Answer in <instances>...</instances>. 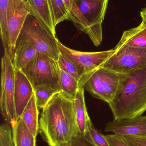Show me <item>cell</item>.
I'll list each match as a JSON object with an SVG mask.
<instances>
[{
	"mask_svg": "<svg viewBox=\"0 0 146 146\" xmlns=\"http://www.w3.org/2000/svg\"><path fill=\"white\" fill-rule=\"evenodd\" d=\"M34 94V89L28 78L21 70L15 69L14 102L17 120L22 115Z\"/></svg>",
	"mask_w": 146,
	"mask_h": 146,
	"instance_id": "obj_12",
	"label": "cell"
},
{
	"mask_svg": "<svg viewBox=\"0 0 146 146\" xmlns=\"http://www.w3.org/2000/svg\"><path fill=\"white\" fill-rule=\"evenodd\" d=\"M11 127L14 146H36V137L21 118H19Z\"/></svg>",
	"mask_w": 146,
	"mask_h": 146,
	"instance_id": "obj_17",
	"label": "cell"
},
{
	"mask_svg": "<svg viewBox=\"0 0 146 146\" xmlns=\"http://www.w3.org/2000/svg\"><path fill=\"white\" fill-rule=\"evenodd\" d=\"M21 71L33 88L39 86H49L61 91L57 62L48 56L38 52L34 59Z\"/></svg>",
	"mask_w": 146,
	"mask_h": 146,
	"instance_id": "obj_5",
	"label": "cell"
},
{
	"mask_svg": "<svg viewBox=\"0 0 146 146\" xmlns=\"http://www.w3.org/2000/svg\"><path fill=\"white\" fill-rule=\"evenodd\" d=\"M58 45L60 53L72 61L83 74L79 82L80 88H83L88 78L115 52L114 49L96 52L77 51L66 47L59 40Z\"/></svg>",
	"mask_w": 146,
	"mask_h": 146,
	"instance_id": "obj_8",
	"label": "cell"
},
{
	"mask_svg": "<svg viewBox=\"0 0 146 146\" xmlns=\"http://www.w3.org/2000/svg\"><path fill=\"white\" fill-rule=\"evenodd\" d=\"M18 39L27 41L38 52L57 62L60 54L58 39L49 28L32 15L29 14L27 17Z\"/></svg>",
	"mask_w": 146,
	"mask_h": 146,
	"instance_id": "obj_4",
	"label": "cell"
},
{
	"mask_svg": "<svg viewBox=\"0 0 146 146\" xmlns=\"http://www.w3.org/2000/svg\"><path fill=\"white\" fill-rule=\"evenodd\" d=\"M33 89L37 106L39 109H43L56 94L61 91L49 86H39Z\"/></svg>",
	"mask_w": 146,
	"mask_h": 146,
	"instance_id": "obj_20",
	"label": "cell"
},
{
	"mask_svg": "<svg viewBox=\"0 0 146 146\" xmlns=\"http://www.w3.org/2000/svg\"><path fill=\"white\" fill-rule=\"evenodd\" d=\"M124 139L131 146H146V137L125 136Z\"/></svg>",
	"mask_w": 146,
	"mask_h": 146,
	"instance_id": "obj_27",
	"label": "cell"
},
{
	"mask_svg": "<svg viewBox=\"0 0 146 146\" xmlns=\"http://www.w3.org/2000/svg\"><path fill=\"white\" fill-rule=\"evenodd\" d=\"M140 14L142 18V22L146 25V12L142 10L140 12Z\"/></svg>",
	"mask_w": 146,
	"mask_h": 146,
	"instance_id": "obj_29",
	"label": "cell"
},
{
	"mask_svg": "<svg viewBox=\"0 0 146 146\" xmlns=\"http://www.w3.org/2000/svg\"><path fill=\"white\" fill-rule=\"evenodd\" d=\"M55 26L59 23L69 20V11L64 0H49Z\"/></svg>",
	"mask_w": 146,
	"mask_h": 146,
	"instance_id": "obj_22",
	"label": "cell"
},
{
	"mask_svg": "<svg viewBox=\"0 0 146 146\" xmlns=\"http://www.w3.org/2000/svg\"><path fill=\"white\" fill-rule=\"evenodd\" d=\"M15 69L6 51L1 58L0 108L3 117L11 127L17 121L14 102Z\"/></svg>",
	"mask_w": 146,
	"mask_h": 146,
	"instance_id": "obj_6",
	"label": "cell"
},
{
	"mask_svg": "<svg viewBox=\"0 0 146 146\" xmlns=\"http://www.w3.org/2000/svg\"><path fill=\"white\" fill-rule=\"evenodd\" d=\"M84 88H79L74 99V111L79 135L85 139L89 125L92 123L85 103Z\"/></svg>",
	"mask_w": 146,
	"mask_h": 146,
	"instance_id": "obj_14",
	"label": "cell"
},
{
	"mask_svg": "<svg viewBox=\"0 0 146 146\" xmlns=\"http://www.w3.org/2000/svg\"><path fill=\"white\" fill-rule=\"evenodd\" d=\"M0 146H14L12 127L7 123L1 124L0 127Z\"/></svg>",
	"mask_w": 146,
	"mask_h": 146,
	"instance_id": "obj_25",
	"label": "cell"
},
{
	"mask_svg": "<svg viewBox=\"0 0 146 146\" xmlns=\"http://www.w3.org/2000/svg\"><path fill=\"white\" fill-rule=\"evenodd\" d=\"M37 53L29 42L18 39L12 61L15 69L21 71L34 59Z\"/></svg>",
	"mask_w": 146,
	"mask_h": 146,
	"instance_id": "obj_16",
	"label": "cell"
},
{
	"mask_svg": "<svg viewBox=\"0 0 146 146\" xmlns=\"http://www.w3.org/2000/svg\"><path fill=\"white\" fill-rule=\"evenodd\" d=\"M64 1L67 5L69 11V9L70 8V4H71V0H64Z\"/></svg>",
	"mask_w": 146,
	"mask_h": 146,
	"instance_id": "obj_30",
	"label": "cell"
},
{
	"mask_svg": "<svg viewBox=\"0 0 146 146\" xmlns=\"http://www.w3.org/2000/svg\"><path fill=\"white\" fill-rule=\"evenodd\" d=\"M101 67L122 74L146 68V48H122L116 50Z\"/></svg>",
	"mask_w": 146,
	"mask_h": 146,
	"instance_id": "obj_9",
	"label": "cell"
},
{
	"mask_svg": "<svg viewBox=\"0 0 146 146\" xmlns=\"http://www.w3.org/2000/svg\"><path fill=\"white\" fill-rule=\"evenodd\" d=\"M9 0H0V27L1 35L4 51L9 53L7 22V11Z\"/></svg>",
	"mask_w": 146,
	"mask_h": 146,
	"instance_id": "obj_21",
	"label": "cell"
},
{
	"mask_svg": "<svg viewBox=\"0 0 146 146\" xmlns=\"http://www.w3.org/2000/svg\"><path fill=\"white\" fill-rule=\"evenodd\" d=\"M30 14L37 18L56 35L53 14L49 0H27Z\"/></svg>",
	"mask_w": 146,
	"mask_h": 146,
	"instance_id": "obj_15",
	"label": "cell"
},
{
	"mask_svg": "<svg viewBox=\"0 0 146 146\" xmlns=\"http://www.w3.org/2000/svg\"><path fill=\"white\" fill-rule=\"evenodd\" d=\"M115 120L142 115L146 111V68L125 74L109 103Z\"/></svg>",
	"mask_w": 146,
	"mask_h": 146,
	"instance_id": "obj_2",
	"label": "cell"
},
{
	"mask_svg": "<svg viewBox=\"0 0 146 146\" xmlns=\"http://www.w3.org/2000/svg\"><path fill=\"white\" fill-rule=\"evenodd\" d=\"M59 83L61 91L74 98L80 88L79 81L59 68Z\"/></svg>",
	"mask_w": 146,
	"mask_h": 146,
	"instance_id": "obj_19",
	"label": "cell"
},
{
	"mask_svg": "<svg viewBox=\"0 0 146 146\" xmlns=\"http://www.w3.org/2000/svg\"><path fill=\"white\" fill-rule=\"evenodd\" d=\"M125 74L100 67L88 78L83 86L93 97L109 104L117 92Z\"/></svg>",
	"mask_w": 146,
	"mask_h": 146,
	"instance_id": "obj_7",
	"label": "cell"
},
{
	"mask_svg": "<svg viewBox=\"0 0 146 146\" xmlns=\"http://www.w3.org/2000/svg\"><path fill=\"white\" fill-rule=\"evenodd\" d=\"M20 118H21L33 135L37 137L39 132L38 107L33 94Z\"/></svg>",
	"mask_w": 146,
	"mask_h": 146,
	"instance_id": "obj_18",
	"label": "cell"
},
{
	"mask_svg": "<svg viewBox=\"0 0 146 146\" xmlns=\"http://www.w3.org/2000/svg\"><path fill=\"white\" fill-rule=\"evenodd\" d=\"M85 139L92 146H111L105 135L98 131L92 123L89 125Z\"/></svg>",
	"mask_w": 146,
	"mask_h": 146,
	"instance_id": "obj_24",
	"label": "cell"
},
{
	"mask_svg": "<svg viewBox=\"0 0 146 146\" xmlns=\"http://www.w3.org/2000/svg\"><path fill=\"white\" fill-rule=\"evenodd\" d=\"M30 14L29 6L25 0H9L7 11L8 54L13 61L17 40L25 21Z\"/></svg>",
	"mask_w": 146,
	"mask_h": 146,
	"instance_id": "obj_10",
	"label": "cell"
},
{
	"mask_svg": "<svg viewBox=\"0 0 146 146\" xmlns=\"http://www.w3.org/2000/svg\"><path fill=\"white\" fill-rule=\"evenodd\" d=\"M25 1H27V0H25Z\"/></svg>",
	"mask_w": 146,
	"mask_h": 146,
	"instance_id": "obj_32",
	"label": "cell"
},
{
	"mask_svg": "<svg viewBox=\"0 0 146 146\" xmlns=\"http://www.w3.org/2000/svg\"><path fill=\"white\" fill-rule=\"evenodd\" d=\"M86 141L84 138L78 135L73 139L70 144L64 146H89Z\"/></svg>",
	"mask_w": 146,
	"mask_h": 146,
	"instance_id": "obj_28",
	"label": "cell"
},
{
	"mask_svg": "<svg viewBox=\"0 0 146 146\" xmlns=\"http://www.w3.org/2000/svg\"><path fill=\"white\" fill-rule=\"evenodd\" d=\"M104 131L123 137H146V115L121 120L114 119L105 124Z\"/></svg>",
	"mask_w": 146,
	"mask_h": 146,
	"instance_id": "obj_11",
	"label": "cell"
},
{
	"mask_svg": "<svg viewBox=\"0 0 146 146\" xmlns=\"http://www.w3.org/2000/svg\"><path fill=\"white\" fill-rule=\"evenodd\" d=\"M105 136L111 146H131L123 136L114 134L106 135Z\"/></svg>",
	"mask_w": 146,
	"mask_h": 146,
	"instance_id": "obj_26",
	"label": "cell"
},
{
	"mask_svg": "<svg viewBox=\"0 0 146 146\" xmlns=\"http://www.w3.org/2000/svg\"><path fill=\"white\" fill-rule=\"evenodd\" d=\"M109 0H71L69 18L76 28L86 34L95 46L103 40L102 23Z\"/></svg>",
	"mask_w": 146,
	"mask_h": 146,
	"instance_id": "obj_3",
	"label": "cell"
},
{
	"mask_svg": "<svg viewBox=\"0 0 146 146\" xmlns=\"http://www.w3.org/2000/svg\"><path fill=\"white\" fill-rule=\"evenodd\" d=\"M125 47L146 48V25L141 22L137 27L125 31L113 49L116 51Z\"/></svg>",
	"mask_w": 146,
	"mask_h": 146,
	"instance_id": "obj_13",
	"label": "cell"
},
{
	"mask_svg": "<svg viewBox=\"0 0 146 146\" xmlns=\"http://www.w3.org/2000/svg\"><path fill=\"white\" fill-rule=\"evenodd\" d=\"M74 99L60 91L43 108L39 132L49 146L67 145L79 135Z\"/></svg>",
	"mask_w": 146,
	"mask_h": 146,
	"instance_id": "obj_1",
	"label": "cell"
},
{
	"mask_svg": "<svg viewBox=\"0 0 146 146\" xmlns=\"http://www.w3.org/2000/svg\"><path fill=\"white\" fill-rule=\"evenodd\" d=\"M57 63L60 69L74 77L79 83L82 79L83 74L72 61L60 53Z\"/></svg>",
	"mask_w": 146,
	"mask_h": 146,
	"instance_id": "obj_23",
	"label": "cell"
},
{
	"mask_svg": "<svg viewBox=\"0 0 146 146\" xmlns=\"http://www.w3.org/2000/svg\"><path fill=\"white\" fill-rule=\"evenodd\" d=\"M142 10H143V11H145V12H146V6L145 7V8L143 9Z\"/></svg>",
	"mask_w": 146,
	"mask_h": 146,
	"instance_id": "obj_31",
	"label": "cell"
}]
</instances>
